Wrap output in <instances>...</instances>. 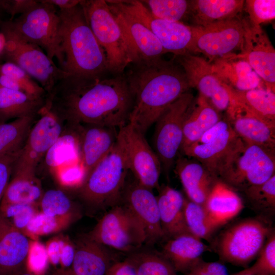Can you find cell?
Wrapping results in <instances>:
<instances>
[{
    "label": "cell",
    "instance_id": "25",
    "mask_svg": "<svg viewBox=\"0 0 275 275\" xmlns=\"http://www.w3.org/2000/svg\"><path fill=\"white\" fill-rule=\"evenodd\" d=\"M204 206L210 218L221 227L244 208L238 191L219 179L215 180Z\"/></svg>",
    "mask_w": 275,
    "mask_h": 275
},
{
    "label": "cell",
    "instance_id": "21",
    "mask_svg": "<svg viewBox=\"0 0 275 275\" xmlns=\"http://www.w3.org/2000/svg\"><path fill=\"white\" fill-rule=\"evenodd\" d=\"M227 111L232 128L243 142L275 150L274 122L234 106Z\"/></svg>",
    "mask_w": 275,
    "mask_h": 275
},
{
    "label": "cell",
    "instance_id": "52",
    "mask_svg": "<svg viewBox=\"0 0 275 275\" xmlns=\"http://www.w3.org/2000/svg\"><path fill=\"white\" fill-rule=\"evenodd\" d=\"M38 1L34 0H8L0 1V5L3 10L11 15L10 20H13L14 16L17 14H23L35 6Z\"/></svg>",
    "mask_w": 275,
    "mask_h": 275
},
{
    "label": "cell",
    "instance_id": "15",
    "mask_svg": "<svg viewBox=\"0 0 275 275\" xmlns=\"http://www.w3.org/2000/svg\"><path fill=\"white\" fill-rule=\"evenodd\" d=\"M118 138L124 150L129 172L141 185L158 190L161 163L144 134L127 123L119 128Z\"/></svg>",
    "mask_w": 275,
    "mask_h": 275
},
{
    "label": "cell",
    "instance_id": "22",
    "mask_svg": "<svg viewBox=\"0 0 275 275\" xmlns=\"http://www.w3.org/2000/svg\"><path fill=\"white\" fill-rule=\"evenodd\" d=\"M240 141L231 127L209 143L192 145L181 151L186 156L200 162L218 179L223 167Z\"/></svg>",
    "mask_w": 275,
    "mask_h": 275
},
{
    "label": "cell",
    "instance_id": "42",
    "mask_svg": "<svg viewBox=\"0 0 275 275\" xmlns=\"http://www.w3.org/2000/svg\"><path fill=\"white\" fill-rule=\"evenodd\" d=\"M38 206L40 211L48 216L80 214L69 198L59 189H49L44 193Z\"/></svg>",
    "mask_w": 275,
    "mask_h": 275
},
{
    "label": "cell",
    "instance_id": "46",
    "mask_svg": "<svg viewBox=\"0 0 275 275\" xmlns=\"http://www.w3.org/2000/svg\"><path fill=\"white\" fill-rule=\"evenodd\" d=\"M0 74L14 79L20 85L22 91L29 95L37 98L47 96L45 90L25 71L14 63L5 62L0 64Z\"/></svg>",
    "mask_w": 275,
    "mask_h": 275
},
{
    "label": "cell",
    "instance_id": "5",
    "mask_svg": "<svg viewBox=\"0 0 275 275\" xmlns=\"http://www.w3.org/2000/svg\"><path fill=\"white\" fill-rule=\"evenodd\" d=\"M128 172L124 150L118 136L112 150L78 188L79 196L93 207L111 208L121 202Z\"/></svg>",
    "mask_w": 275,
    "mask_h": 275
},
{
    "label": "cell",
    "instance_id": "3",
    "mask_svg": "<svg viewBox=\"0 0 275 275\" xmlns=\"http://www.w3.org/2000/svg\"><path fill=\"white\" fill-rule=\"evenodd\" d=\"M59 14L65 57L63 70L78 77L104 76L108 72L105 52L91 30L80 4L59 10Z\"/></svg>",
    "mask_w": 275,
    "mask_h": 275
},
{
    "label": "cell",
    "instance_id": "51",
    "mask_svg": "<svg viewBox=\"0 0 275 275\" xmlns=\"http://www.w3.org/2000/svg\"><path fill=\"white\" fill-rule=\"evenodd\" d=\"M185 275H229L225 265L219 262H206L202 258L197 262Z\"/></svg>",
    "mask_w": 275,
    "mask_h": 275
},
{
    "label": "cell",
    "instance_id": "18",
    "mask_svg": "<svg viewBox=\"0 0 275 275\" xmlns=\"http://www.w3.org/2000/svg\"><path fill=\"white\" fill-rule=\"evenodd\" d=\"M106 1L122 30L131 64L151 62L167 53L157 37L144 24L109 1Z\"/></svg>",
    "mask_w": 275,
    "mask_h": 275
},
{
    "label": "cell",
    "instance_id": "45",
    "mask_svg": "<svg viewBox=\"0 0 275 275\" xmlns=\"http://www.w3.org/2000/svg\"><path fill=\"white\" fill-rule=\"evenodd\" d=\"M237 274L275 275V232L268 237L254 264Z\"/></svg>",
    "mask_w": 275,
    "mask_h": 275
},
{
    "label": "cell",
    "instance_id": "4",
    "mask_svg": "<svg viewBox=\"0 0 275 275\" xmlns=\"http://www.w3.org/2000/svg\"><path fill=\"white\" fill-rule=\"evenodd\" d=\"M274 231L272 221L257 216L238 221L213 238L210 249L219 261L246 268Z\"/></svg>",
    "mask_w": 275,
    "mask_h": 275
},
{
    "label": "cell",
    "instance_id": "30",
    "mask_svg": "<svg viewBox=\"0 0 275 275\" xmlns=\"http://www.w3.org/2000/svg\"><path fill=\"white\" fill-rule=\"evenodd\" d=\"M112 264L105 246L85 236L75 245L71 268L75 275H105Z\"/></svg>",
    "mask_w": 275,
    "mask_h": 275
},
{
    "label": "cell",
    "instance_id": "37",
    "mask_svg": "<svg viewBox=\"0 0 275 275\" xmlns=\"http://www.w3.org/2000/svg\"><path fill=\"white\" fill-rule=\"evenodd\" d=\"M184 218L188 232L193 235L211 242L221 228L209 216L204 206L185 198Z\"/></svg>",
    "mask_w": 275,
    "mask_h": 275
},
{
    "label": "cell",
    "instance_id": "17",
    "mask_svg": "<svg viewBox=\"0 0 275 275\" xmlns=\"http://www.w3.org/2000/svg\"><path fill=\"white\" fill-rule=\"evenodd\" d=\"M242 21L244 28L243 50L236 56L244 59L263 81L265 89L274 93V48L261 25Z\"/></svg>",
    "mask_w": 275,
    "mask_h": 275
},
{
    "label": "cell",
    "instance_id": "29",
    "mask_svg": "<svg viewBox=\"0 0 275 275\" xmlns=\"http://www.w3.org/2000/svg\"><path fill=\"white\" fill-rule=\"evenodd\" d=\"M236 56L213 61L211 64L213 72L223 82L235 90L261 88L260 77L244 59Z\"/></svg>",
    "mask_w": 275,
    "mask_h": 275
},
{
    "label": "cell",
    "instance_id": "56",
    "mask_svg": "<svg viewBox=\"0 0 275 275\" xmlns=\"http://www.w3.org/2000/svg\"><path fill=\"white\" fill-rule=\"evenodd\" d=\"M51 275H75L71 268H59L54 270Z\"/></svg>",
    "mask_w": 275,
    "mask_h": 275
},
{
    "label": "cell",
    "instance_id": "11",
    "mask_svg": "<svg viewBox=\"0 0 275 275\" xmlns=\"http://www.w3.org/2000/svg\"><path fill=\"white\" fill-rule=\"evenodd\" d=\"M194 100L191 92H185L172 103L155 123L153 150L167 176L180 151L184 121Z\"/></svg>",
    "mask_w": 275,
    "mask_h": 275
},
{
    "label": "cell",
    "instance_id": "2",
    "mask_svg": "<svg viewBox=\"0 0 275 275\" xmlns=\"http://www.w3.org/2000/svg\"><path fill=\"white\" fill-rule=\"evenodd\" d=\"M162 58L130 64L124 72L132 97L128 122L143 134L162 113L190 88L182 67Z\"/></svg>",
    "mask_w": 275,
    "mask_h": 275
},
{
    "label": "cell",
    "instance_id": "6",
    "mask_svg": "<svg viewBox=\"0 0 275 275\" xmlns=\"http://www.w3.org/2000/svg\"><path fill=\"white\" fill-rule=\"evenodd\" d=\"M0 31L5 40L0 58L16 64L35 79L46 91L47 97L62 80L70 75L57 66L42 48L16 32L8 21L0 19Z\"/></svg>",
    "mask_w": 275,
    "mask_h": 275
},
{
    "label": "cell",
    "instance_id": "35",
    "mask_svg": "<svg viewBox=\"0 0 275 275\" xmlns=\"http://www.w3.org/2000/svg\"><path fill=\"white\" fill-rule=\"evenodd\" d=\"M0 205L10 204H36L43 194L41 182L36 174H12Z\"/></svg>",
    "mask_w": 275,
    "mask_h": 275
},
{
    "label": "cell",
    "instance_id": "26",
    "mask_svg": "<svg viewBox=\"0 0 275 275\" xmlns=\"http://www.w3.org/2000/svg\"><path fill=\"white\" fill-rule=\"evenodd\" d=\"M211 250L202 240L190 233H185L167 239L161 255L177 272L186 273L202 258V254Z\"/></svg>",
    "mask_w": 275,
    "mask_h": 275
},
{
    "label": "cell",
    "instance_id": "20",
    "mask_svg": "<svg viewBox=\"0 0 275 275\" xmlns=\"http://www.w3.org/2000/svg\"><path fill=\"white\" fill-rule=\"evenodd\" d=\"M76 124L80 137V163L86 179L115 146L119 128L98 124Z\"/></svg>",
    "mask_w": 275,
    "mask_h": 275
},
{
    "label": "cell",
    "instance_id": "32",
    "mask_svg": "<svg viewBox=\"0 0 275 275\" xmlns=\"http://www.w3.org/2000/svg\"><path fill=\"white\" fill-rule=\"evenodd\" d=\"M229 94V106L239 107L267 121L275 123V94L264 88L245 91L235 90L225 84Z\"/></svg>",
    "mask_w": 275,
    "mask_h": 275
},
{
    "label": "cell",
    "instance_id": "38",
    "mask_svg": "<svg viewBox=\"0 0 275 275\" xmlns=\"http://www.w3.org/2000/svg\"><path fill=\"white\" fill-rule=\"evenodd\" d=\"M35 117L19 118L9 123H0V157L22 148Z\"/></svg>",
    "mask_w": 275,
    "mask_h": 275
},
{
    "label": "cell",
    "instance_id": "10",
    "mask_svg": "<svg viewBox=\"0 0 275 275\" xmlns=\"http://www.w3.org/2000/svg\"><path fill=\"white\" fill-rule=\"evenodd\" d=\"M86 236L104 246L124 252L136 251L146 240L143 227L123 203L110 208Z\"/></svg>",
    "mask_w": 275,
    "mask_h": 275
},
{
    "label": "cell",
    "instance_id": "48",
    "mask_svg": "<svg viewBox=\"0 0 275 275\" xmlns=\"http://www.w3.org/2000/svg\"><path fill=\"white\" fill-rule=\"evenodd\" d=\"M48 263L45 246L37 240H31L26 262V268L36 273L44 274Z\"/></svg>",
    "mask_w": 275,
    "mask_h": 275
},
{
    "label": "cell",
    "instance_id": "50",
    "mask_svg": "<svg viewBox=\"0 0 275 275\" xmlns=\"http://www.w3.org/2000/svg\"><path fill=\"white\" fill-rule=\"evenodd\" d=\"M21 149L0 157V203L9 183L14 166L20 154Z\"/></svg>",
    "mask_w": 275,
    "mask_h": 275
},
{
    "label": "cell",
    "instance_id": "9",
    "mask_svg": "<svg viewBox=\"0 0 275 275\" xmlns=\"http://www.w3.org/2000/svg\"><path fill=\"white\" fill-rule=\"evenodd\" d=\"M13 30L27 41L43 49L63 69L65 57L62 45L61 21L59 10L42 1L25 13L9 20Z\"/></svg>",
    "mask_w": 275,
    "mask_h": 275
},
{
    "label": "cell",
    "instance_id": "57",
    "mask_svg": "<svg viewBox=\"0 0 275 275\" xmlns=\"http://www.w3.org/2000/svg\"><path fill=\"white\" fill-rule=\"evenodd\" d=\"M15 275H44V274H39L36 273L29 270L25 267L24 268H23L22 270H21L20 271H19L18 273H17Z\"/></svg>",
    "mask_w": 275,
    "mask_h": 275
},
{
    "label": "cell",
    "instance_id": "41",
    "mask_svg": "<svg viewBox=\"0 0 275 275\" xmlns=\"http://www.w3.org/2000/svg\"><path fill=\"white\" fill-rule=\"evenodd\" d=\"M155 17L164 20L184 23L188 21L190 0L141 1Z\"/></svg>",
    "mask_w": 275,
    "mask_h": 275
},
{
    "label": "cell",
    "instance_id": "59",
    "mask_svg": "<svg viewBox=\"0 0 275 275\" xmlns=\"http://www.w3.org/2000/svg\"><path fill=\"white\" fill-rule=\"evenodd\" d=\"M233 275H249V274H237L236 273Z\"/></svg>",
    "mask_w": 275,
    "mask_h": 275
},
{
    "label": "cell",
    "instance_id": "8",
    "mask_svg": "<svg viewBox=\"0 0 275 275\" xmlns=\"http://www.w3.org/2000/svg\"><path fill=\"white\" fill-rule=\"evenodd\" d=\"M274 151L241 139L218 179L241 192L251 186L263 183L275 175Z\"/></svg>",
    "mask_w": 275,
    "mask_h": 275
},
{
    "label": "cell",
    "instance_id": "14",
    "mask_svg": "<svg viewBox=\"0 0 275 275\" xmlns=\"http://www.w3.org/2000/svg\"><path fill=\"white\" fill-rule=\"evenodd\" d=\"M41 117L33 126L12 171L13 174L35 175L36 168L63 132L61 118L44 105Z\"/></svg>",
    "mask_w": 275,
    "mask_h": 275
},
{
    "label": "cell",
    "instance_id": "60",
    "mask_svg": "<svg viewBox=\"0 0 275 275\" xmlns=\"http://www.w3.org/2000/svg\"><path fill=\"white\" fill-rule=\"evenodd\" d=\"M0 275H3V274H2L1 273H0Z\"/></svg>",
    "mask_w": 275,
    "mask_h": 275
},
{
    "label": "cell",
    "instance_id": "23",
    "mask_svg": "<svg viewBox=\"0 0 275 275\" xmlns=\"http://www.w3.org/2000/svg\"><path fill=\"white\" fill-rule=\"evenodd\" d=\"M30 241L0 214V273L15 275L26 267Z\"/></svg>",
    "mask_w": 275,
    "mask_h": 275
},
{
    "label": "cell",
    "instance_id": "33",
    "mask_svg": "<svg viewBox=\"0 0 275 275\" xmlns=\"http://www.w3.org/2000/svg\"><path fill=\"white\" fill-rule=\"evenodd\" d=\"M46 100L0 86V123L13 118L35 116L44 107Z\"/></svg>",
    "mask_w": 275,
    "mask_h": 275
},
{
    "label": "cell",
    "instance_id": "7",
    "mask_svg": "<svg viewBox=\"0 0 275 275\" xmlns=\"http://www.w3.org/2000/svg\"><path fill=\"white\" fill-rule=\"evenodd\" d=\"M86 20L99 44L103 49L108 71L122 74L132 63L122 30L109 5L104 0L81 1Z\"/></svg>",
    "mask_w": 275,
    "mask_h": 275
},
{
    "label": "cell",
    "instance_id": "12",
    "mask_svg": "<svg viewBox=\"0 0 275 275\" xmlns=\"http://www.w3.org/2000/svg\"><path fill=\"white\" fill-rule=\"evenodd\" d=\"M192 27V54H203L211 63L216 59L242 53L244 28L242 19L239 17L205 26Z\"/></svg>",
    "mask_w": 275,
    "mask_h": 275
},
{
    "label": "cell",
    "instance_id": "24",
    "mask_svg": "<svg viewBox=\"0 0 275 275\" xmlns=\"http://www.w3.org/2000/svg\"><path fill=\"white\" fill-rule=\"evenodd\" d=\"M175 172L187 199L204 205L216 179L200 162L180 156L175 161Z\"/></svg>",
    "mask_w": 275,
    "mask_h": 275
},
{
    "label": "cell",
    "instance_id": "47",
    "mask_svg": "<svg viewBox=\"0 0 275 275\" xmlns=\"http://www.w3.org/2000/svg\"><path fill=\"white\" fill-rule=\"evenodd\" d=\"M244 6L250 22L253 25H260L275 18L274 0H247Z\"/></svg>",
    "mask_w": 275,
    "mask_h": 275
},
{
    "label": "cell",
    "instance_id": "58",
    "mask_svg": "<svg viewBox=\"0 0 275 275\" xmlns=\"http://www.w3.org/2000/svg\"><path fill=\"white\" fill-rule=\"evenodd\" d=\"M5 44V40L4 35L0 31V53L3 50Z\"/></svg>",
    "mask_w": 275,
    "mask_h": 275
},
{
    "label": "cell",
    "instance_id": "19",
    "mask_svg": "<svg viewBox=\"0 0 275 275\" xmlns=\"http://www.w3.org/2000/svg\"><path fill=\"white\" fill-rule=\"evenodd\" d=\"M132 212L143 227L146 243L153 244L164 238L156 197L152 190L134 180L124 187L121 202Z\"/></svg>",
    "mask_w": 275,
    "mask_h": 275
},
{
    "label": "cell",
    "instance_id": "40",
    "mask_svg": "<svg viewBox=\"0 0 275 275\" xmlns=\"http://www.w3.org/2000/svg\"><path fill=\"white\" fill-rule=\"evenodd\" d=\"M80 214L51 216L38 211L29 224L25 235L32 240L39 236L57 233L68 228L79 218Z\"/></svg>",
    "mask_w": 275,
    "mask_h": 275
},
{
    "label": "cell",
    "instance_id": "13",
    "mask_svg": "<svg viewBox=\"0 0 275 275\" xmlns=\"http://www.w3.org/2000/svg\"><path fill=\"white\" fill-rule=\"evenodd\" d=\"M148 28L157 37L167 53L174 57L191 53L193 27L153 16L141 1H109Z\"/></svg>",
    "mask_w": 275,
    "mask_h": 275
},
{
    "label": "cell",
    "instance_id": "1",
    "mask_svg": "<svg viewBox=\"0 0 275 275\" xmlns=\"http://www.w3.org/2000/svg\"><path fill=\"white\" fill-rule=\"evenodd\" d=\"M105 76V75H104ZM62 80L47 98V104L70 124H92L120 128L128 122L132 97L124 74L111 77Z\"/></svg>",
    "mask_w": 275,
    "mask_h": 275
},
{
    "label": "cell",
    "instance_id": "31",
    "mask_svg": "<svg viewBox=\"0 0 275 275\" xmlns=\"http://www.w3.org/2000/svg\"><path fill=\"white\" fill-rule=\"evenodd\" d=\"M221 119L219 112L205 97L199 95L194 101L185 118L180 151L196 142Z\"/></svg>",
    "mask_w": 275,
    "mask_h": 275
},
{
    "label": "cell",
    "instance_id": "55",
    "mask_svg": "<svg viewBox=\"0 0 275 275\" xmlns=\"http://www.w3.org/2000/svg\"><path fill=\"white\" fill-rule=\"evenodd\" d=\"M45 3L50 4L59 10L68 9L78 5L81 1L78 0H43Z\"/></svg>",
    "mask_w": 275,
    "mask_h": 275
},
{
    "label": "cell",
    "instance_id": "34",
    "mask_svg": "<svg viewBox=\"0 0 275 275\" xmlns=\"http://www.w3.org/2000/svg\"><path fill=\"white\" fill-rule=\"evenodd\" d=\"M46 164L56 170L63 165L80 162V137L77 124H70L45 155Z\"/></svg>",
    "mask_w": 275,
    "mask_h": 275
},
{
    "label": "cell",
    "instance_id": "39",
    "mask_svg": "<svg viewBox=\"0 0 275 275\" xmlns=\"http://www.w3.org/2000/svg\"><path fill=\"white\" fill-rule=\"evenodd\" d=\"M133 266L137 275H177V271L161 254L137 252L126 259Z\"/></svg>",
    "mask_w": 275,
    "mask_h": 275
},
{
    "label": "cell",
    "instance_id": "16",
    "mask_svg": "<svg viewBox=\"0 0 275 275\" xmlns=\"http://www.w3.org/2000/svg\"><path fill=\"white\" fill-rule=\"evenodd\" d=\"M183 69L190 88H195L218 112L227 110L229 94L225 84L213 72L211 63L192 53L174 57Z\"/></svg>",
    "mask_w": 275,
    "mask_h": 275
},
{
    "label": "cell",
    "instance_id": "27",
    "mask_svg": "<svg viewBox=\"0 0 275 275\" xmlns=\"http://www.w3.org/2000/svg\"><path fill=\"white\" fill-rule=\"evenodd\" d=\"M156 197L161 228L164 238L190 233L184 213L185 198L178 190L168 185L160 186Z\"/></svg>",
    "mask_w": 275,
    "mask_h": 275
},
{
    "label": "cell",
    "instance_id": "49",
    "mask_svg": "<svg viewBox=\"0 0 275 275\" xmlns=\"http://www.w3.org/2000/svg\"><path fill=\"white\" fill-rule=\"evenodd\" d=\"M56 170L59 180L63 185L79 188L85 179L80 162L64 164Z\"/></svg>",
    "mask_w": 275,
    "mask_h": 275
},
{
    "label": "cell",
    "instance_id": "54",
    "mask_svg": "<svg viewBox=\"0 0 275 275\" xmlns=\"http://www.w3.org/2000/svg\"><path fill=\"white\" fill-rule=\"evenodd\" d=\"M105 275H137L131 263L127 259L113 264Z\"/></svg>",
    "mask_w": 275,
    "mask_h": 275
},
{
    "label": "cell",
    "instance_id": "36",
    "mask_svg": "<svg viewBox=\"0 0 275 275\" xmlns=\"http://www.w3.org/2000/svg\"><path fill=\"white\" fill-rule=\"evenodd\" d=\"M242 193L257 216L272 221L275 213V175L265 182L251 186Z\"/></svg>",
    "mask_w": 275,
    "mask_h": 275
},
{
    "label": "cell",
    "instance_id": "43",
    "mask_svg": "<svg viewBox=\"0 0 275 275\" xmlns=\"http://www.w3.org/2000/svg\"><path fill=\"white\" fill-rule=\"evenodd\" d=\"M38 204H10L0 205V214L14 228L25 235L30 221L39 211Z\"/></svg>",
    "mask_w": 275,
    "mask_h": 275
},
{
    "label": "cell",
    "instance_id": "28",
    "mask_svg": "<svg viewBox=\"0 0 275 275\" xmlns=\"http://www.w3.org/2000/svg\"><path fill=\"white\" fill-rule=\"evenodd\" d=\"M243 0H190L188 21L192 26H205L238 17Z\"/></svg>",
    "mask_w": 275,
    "mask_h": 275
},
{
    "label": "cell",
    "instance_id": "53",
    "mask_svg": "<svg viewBox=\"0 0 275 275\" xmlns=\"http://www.w3.org/2000/svg\"><path fill=\"white\" fill-rule=\"evenodd\" d=\"M231 127L228 120H220L206 131L200 139L193 145H202L209 143L215 140Z\"/></svg>",
    "mask_w": 275,
    "mask_h": 275
},
{
    "label": "cell",
    "instance_id": "44",
    "mask_svg": "<svg viewBox=\"0 0 275 275\" xmlns=\"http://www.w3.org/2000/svg\"><path fill=\"white\" fill-rule=\"evenodd\" d=\"M49 262L60 268L71 267L75 246L67 237H56L48 240L45 245Z\"/></svg>",
    "mask_w": 275,
    "mask_h": 275
}]
</instances>
